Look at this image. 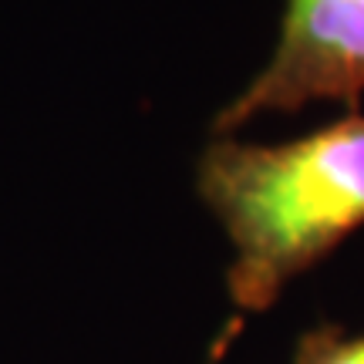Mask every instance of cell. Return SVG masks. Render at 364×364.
<instances>
[{"label":"cell","instance_id":"cell-4","mask_svg":"<svg viewBox=\"0 0 364 364\" xmlns=\"http://www.w3.org/2000/svg\"><path fill=\"white\" fill-rule=\"evenodd\" d=\"M243 331V317L236 314V317H230L226 321V327L220 331V338H216V344H213V351H209V358H206V364H220L223 361V354H226V348L233 344V338Z\"/></svg>","mask_w":364,"mask_h":364},{"label":"cell","instance_id":"cell-3","mask_svg":"<svg viewBox=\"0 0 364 364\" xmlns=\"http://www.w3.org/2000/svg\"><path fill=\"white\" fill-rule=\"evenodd\" d=\"M290 364H364V334H351L327 321L307 327L297 338Z\"/></svg>","mask_w":364,"mask_h":364},{"label":"cell","instance_id":"cell-2","mask_svg":"<svg viewBox=\"0 0 364 364\" xmlns=\"http://www.w3.org/2000/svg\"><path fill=\"white\" fill-rule=\"evenodd\" d=\"M364 0H284V17L267 65L213 118V135L260 115H297L327 102L361 112Z\"/></svg>","mask_w":364,"mask_h":364},{"label":"cell","instance_id":"cell-1","mask_svg":"<svg viewBox=\"0 0 364 364\" xmlns=\"http://www.w3.org/2000/svg\"><path fill=\"white\" fill-rule=\"evenodd\" d=\"M196 196L233 247L236 314L270 311L290 280L364 226V115L277 145L216 135L196 159Z\"/></svg>","mask_w":364,"mask_h":364}]
</instances>
